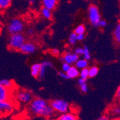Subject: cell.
<instances>
[{"instance_id":"f35d334b","label":"cell","mask_w":120,"mask_h":120,"mask_svg":"<svg viewBox=\"0 0 120 120\" xmlns=\"http://www.w3.org/2000/svg\"><path fill=\"white\" fill-rule=\"evenodd\" d=\"M0 120H5V119H3V118H0Z\"/></svg>"},{"instance_id":"484cf974","label":"cell","mask_w":120,"mask_h":120,"mask_svg":"<svg viewBox=\"0 0 120 120\" xmlns=\"http://www.w3.org/2000/svg\"><path fill=\"white\" fill-rule=\"evenodd\" d=\"M76 36H77V35H76L75 32H72V33L69 35L68 37V43L70 45H75L76 42H77V38H76Z\"/></svg>"},{"instance_id":"5bb4252c","label":"cell","mask_w":120,"mask_h":120,"mask_svg":"<svg viewBox=\"0 0 120 120\" xmlns=\"http://www.w3.org/2000/svg\"><path fill=\"white\" fill-rule=\"evenodd\" d=\"M68 78L69 79H75L79 76V69L75 66H71L69 70L66 72Z\"/></svg>"},{"instance_id":"277c9868","label":"cell","mask_w":120,"mask_h":120,"mask_svg":"<svg viewBox=\"0 0 120 120\" xmlns=\"http://www.w3.org/2000/svg\"><path fill=\"white\" fill-rule=\"evenodd\" d=\"M50 104L56 113L61 114L68 112L70 110V104L66 101L63 99H54L50 101Z\"/></svg>"},{"instance_id":"f546056e","label":"cell","mask_w":120,"mask_h":120,"mask_svg":"<svg viewBox=\"0 0 120 120\" xmlns=\"http://www.w3.org/2000/svg\"><path fill=\"white\" fill-rule=\"evenodd\" d=\"M50 53L54 56H58L60 55V50L58 48H53L51 50Z\"/></svg>"},{"instance_id":"3957f363","label":"cell","mask_w":120,"mask_h":120,"mask_svg":"<svg viewBox=\"0 0 120 120\" xmlns=\"http://www.w3.org/2000/svg\"><path fill=\"white\" fill-rule=\"evenodd\" d=\"M25 25L24 21L18 17L12 18L10 19L7 26V30L9 35L15 34V33H21L25 30Z\"/></svg>"},{"instance_id":"8d00e7d4","label":"cell","mask_w":120,"mask_h":120,"mask_svg":"<svg viewBox=\"0 0 120 120\" xmlns=\"http://www.w3.org/2000/svg\"><path fill=\"white\" fill-rule=\"evenodd\" d=\"M116 97L118 99H120V86L118 87V89L116 91Z\"/></svg>"},{"instance_id":"d4e9b609","label":"cell","mask_w":120,"mask_h":120,"mask_svg":"<svg viewBox=\"0 0 120 120\" xmlns=\"http://www.w3.org/2000/svg\"><path fill=\"white\" fill-rule=\"evenodd\" d=\"M79 76L81 79L87 80V79L89 78V68H85L81 69V71H79Z\"/></svg>"},{"instance_id":"e575fe53","label":"cell","mask_w":120,"mask_h":120,"mask_svg":"<svg viewBox=\"0 0 120 120\" xmlns=\"http://www.w3.org/2000/svg\"><path fill=\"white\" fill-rule=\"evenodd\" d=\"M76 38H77V41H83L85 38V35L84 34H79L77 35L76 36Z\"/></svg>"},{"instance_id":"7a4b0ae2","label":"cell","mask_w":120,"mask_h":120,"mask_svg":"<svg viewBox=\"0 0 120 120\" xmlns=\"http://www.w3.org/2000/svg\"><path fill=\"white\" fill-rule=\"evenodd\" d=\"M26 41V36L22 32L12 34L8 39V48L12 50L18 51Z\"/></svg>"},{"instance_id":"4fadbf2b","label":"cell","mask_w":120,"mask_h":120,"mask_svg":"<svg viewBox=\"0 0 120 120\" xmlns=\"http://www.w3.org/2000/svg\"><path fill=\"white\" fill-rule=\"evenodd\" d=\"M56 120H79V119L76 114L71 112H66L61 114Z\"/></svg>"},{"instance_id":"9c48e42d","label":"cell","mask_w":120,"mask_h":120,"mask_svg":"<svg viewBox=\"0 0 120 120\" xmlns=\"http://www.w3.org/2000/svg\"><path fill=\"white\" fill-rule=\"evenodd\" d=\"M79 58V56L78 55H76L74 52L67 51L64 52V54L60 58V60L62 61V63L64 62V63H67L70 65H73L75 63V62L78 60Z\"/></svg>"},{"instance_id":"4dcf8cb0","label":"cell","mask_w":120,"mask_h":120,"mask_svg":"<svg viewBox=\"0 0 120 120\" xmlns=\"http://www.w3.org/2000/svg\"><path fill=\"white\" fill-rule=\"evenodd\" d=\"M58 75H59V77H60V78L63 79H68V75H67L66 73H65V72H63V71H60V72H58Z\"/></svg>"},{"instance_id":"1f68e13d","label":"cell","mask_w":120,"mask_h":120,"mask_svg":"<svg viewBox=\"0 0 120 120\" xmlns=\"http://www.w3.org/2000/svg\"><path fill=\"white\" fill-rule=\"evenodd\" d=\"M26 33L27 35L29 36H32L35 34V30L32 29V28H28L26 31Z\"/></svg>"},{"instance_id":"7402d4cb","label":"cell","mask_w":120,"mask_h":120,"mask_svg":"<svg viewBox=\"0 0 120 120\" xmlns=\"http://www.w3.org/2000/svg\"><path fill=\"white\" fill-rule=\"evenodd\" d=\"M99 73V68L96 66H92L89 68V78H94Z\"/></svg>"},{"instance_id":"ffe728a7","label":"cell","mask_w":120,"mask_h":120,"mask_svg":"<svg viewBox=\"0 0 120 120\" xmlns=\"http://www.w3.org/2000/svg\"><path fill=\"white\" fill-rule=\"evenodd\" d=\"M0 83H1L2 86H4V87H6V88L9 89L11 90H13L14 88L15 87L14 81L9 80V79H2L0 81Z\"/></svg>"},{"instance_id":"ac0fdd59","label":"cell","mask_w":120,"mask_h":120,"mask_svg":"<svg viewBox=\"0 0 120 120\" xmlns=\"http://www.w3.org/2000/svg\"><path fill=\"white\" fill-rule=\"evenodd\" d=\"M86 81H87L86 79H83L81 78H80L78 81V83L80 87V89L83 93H86L89 91V86H88V84H87Z\"/></svg>"},{"instance_id":"ba28073f","label":"cell","mask_w":120,"mask_h":120,"mask_svg":"<svg viewBox=\"0 0 120 120\" xmlns=\"http://www.w3.org/2000/svg\"><path fill=\"white\" fill-rule=\"evenodd\" d=\"M38 50V45L36 43L32 41H26L22 46L21 47L19 51L25 55H32L34 54Z\"/></svg>"},{"instance_id":"52a82bcc","label":"cell","mask_w":120,"mask_h":120,"mask_svg":"<svg viewBox=\"0 0 120 120\" xmlns=\"http://www.w3.org/2000/svg\"><path fill=\"white\" fill-rule=\"evenodd\" d=\"M15 96L17 100L22 104H30L34 98L32 93L26 89L18 90Z\"/></svg>"},{"instance_id":"2e32d148","label":"cell","mask_w":120,"mask_h":120,"mask_svg":"<svg viewBox=\"0 0 120 120\" xmlns=\"http://www.w3.org/2000/svg\"><path fill=\"white\" fill-rule=\"evenodd\" d=\"M52 10H51L50 9H48L46 7H42L40 9V14H41L42 17H44L45 19H52Z\"/></svg>"},{"instance_id":"44dd1931","label":"cell","mask_w":120,"mask_h":120,"mask_svg":"<svg viewBox=\"0 0 120 120\" xmlns=\"http://www.w3.org/2000/svg\"><path fill=\"white\" fill-rule=\"evenodd\" d=\"M114 38L117 44L120 45V22L117 24L114 30Z\"/></svg>"},{"instance_id":"603a6c76","label":"cell","mask_w":120,"mask_h":120,"mask_svg":"<svg viewBox=\"0 0 120 120\" xmlns=\"http://www.w3.org/2000/svg\"><path fill=\"white\" fill-rule=\"evenodd\" d=\"M83 57L84 59L87 60H91V52L90 50L89 49V48L87 46H84L83 47Z\"/></svg>"},{"instance_id":"836d02e7","label":"cell","mask_w":120,"mask_h":120,"mask_svg":"<svg viewBox=\"0 0 120 120\" xmlns=\"http://www.w3.org/2000/svg\"><path fill=\"white\" fill-rule=\"evenodd\" d=\"M106 25H107V23H106V22L105 20L101 19L99 21V27H104L106 26Z\"/></svg>"},{"instance_id":"cb8c5ba5","label":"cell","mask_w":120,"mask_h":120,"mask_svg":"<svg viewBox=\"0 0 120 120\" xmlns=\"http://www.w3.org/2000/svg\"><path fill=\"white\" fill-rule=\"evenodd\" d=\"M86 32V27L83 25H79L75 27L74 32L76 35H79V34H84Z\"/></svg>"},{"instance_id":"8fae6325","label":"cell","mask_w":120,"mask_h":120,"mask_svg":"<svg viewBox=\"0 0 120 120\" xmlns=\"http://www.w3.org/2000/svg\"><path fill=\"white\" fill-rule=\"evenodd\" d=\"M13 90L7 89L0 83V101L12 99Z\"/></svg>"},{"instance_id":"83f0119b","label":"cell","mask_w":120,"mask_h":120,"mask_svg":"<svg viewBox=\"0 0 120 120\" xmlns=\"http://www.w3.org/2000/svg\"><path fill=\"white\" fill-rule=\"evenodd\" d=\"M74 52L76 54V55H78L79 56H83V48L78 47V48H75V50H74Z\"/></svg>"},{"instance_id":"74e56055","label":"cell","mask_w":120,"mask_h":120,"mask_svg":"<svg viewBox=\"0 0 120 120\" xmlns=\"http://www.w3.org/2000/svg\"><path fill=\"white\" fill-rule=\"evenodd\" d=\"M112 120H120V117H117V118H114Z\"/></svg>"},{"instance_id":"f1b7e54d","label":"cell","mask_w":120,"mask_h":120,"mask_svg":"<svg viewBox=\"0 0 120 120\" xmlns=\"http://www.w3.org/2000/svg\"><path fill=\"white\" fill-rule=\"evenodd\" d=\"M111 112H112L114 114L120 115V106H114V108H112V109L111 110Z\"/></svg>"},{"instance_id":"5b68a950","label":"cell","mask_w":120,"mask_h":120,"mask_svg":"<svg viewBox=\"0 0 120 120\" xmlns=\"http://www.w3.org/2000/svg\"><path fill=\"white\" fill-rule=\"evenodd\" d=\"M88 15L91 24L95 27H99V22L101 19L98 7L94 4L90 5L88 9Z\"/></svg>"},{"instance_id":"d590c367","label":"cell","mask_w":120,"mask_h":120,"mask_svg":"<svg viewBox=\"0 0 120 120\" xmlns=\"http://www.w3.org/2000/svg\"><path fill=\"white\" fill-rule=\"evenodd\" d=\"M97 120H109V116L106 115H103L101 117H99Z\"/></svg>"},{"instance_id":"6da1fadb","label":"cell","mask_w":120,"mask_h":120,"mask_svg":"<svg viewBox=\"0 0 120 120\" xmlns=\"http://www.w3.org/2000/svg\"><path fill=\"white\" fill-rule=\"evenodd\" d=\"M29 112L34 116L45 118H51L56 114L50 103L40 97L33 98V99L30 102Z\"/></svg>"},{"instance_id":"4316f807","label":"cell","mask_w":120,"mask_h":120,"mask_svg":"<svg viewBox=\"0 0 120 120\" xmlns=\"http://www.w3.org/2000/svg\"><path fill=\"white\" fill-rule=\"evenodd\" d=\"M71 65H70V64H68L67 63L63 62L62 63V65H61V70H62V71L66 73L69 70V68H71Z\"/></svg>"},{"instance_id":"e0dca14e","label":"cell","mask_w":120,"mask_h":120,"mask_svg":"<svg viewBox=\"0 0 120 120\" xmlns=\"http://www.w3.org/2000/svg\"><path fill=\"white\" fill-rule=\"evenodd\" d=\"M75 67L77 68L78 69H83L85 68H88V65H89V62L87 60L82 58V59H78V60L75 62Z\"/></svg>"},{"instance_id":"7c38bea8","label":"cell","mask_w":120,"mask_h":120,"mask_svg":"<svg viewBox=\"0 0 120 120\" xmlns=\"http://www.w3.org/2000/svg\"><path fill=\"white\" fill-rule=\"evenodd\" d=\"M41 3L42 7L53 10L56 8L58 0H41Z\"/></svg>"},{"instance_id":"30bf717a","label":"cell","mask_w":120,"mask_h":120,"mask_svg":"<svg viewBox=\"0 0 120 120\" xmlns=\"http://www.w3.org/2000/svg\"><path fill=\"white\" fill-rule=\"evenodd\" d=\"M52 68H53V63L50 60H44L40 63V71L38 79H42L45 76L48 70Z\"/></svg>"},{"instance_id":"9a60e30c","label":"cell","mask_w":120,"mask_h":120,"mask_svg":"<svg viewBox=\"0 0 120 120\" xmlns=\"http://www.w3.org/2000/svg\"><path fill=\"white\" fill-rule=\"evenodd\" d=\"M40 71V63H35L32 65L30 68V73L34 78H38Z\"/></svg>"},{"instance_id":"8992f818","label":"cell","mask_w":120,"mask_h":120,"mask_svg":"<svg viewBox=\"0 0 120 120\" xmlns=\"http://www.w3.org/2000/svg\"><path fill=\"white\" fill-rule=\"evenodd\" d=\"M15 109V105L12 99L0 101V116H5L12 114Z\"/></svg>"},{"instance_id":"d6a6232c","label":"cell","mask_w":120,"mask_h":120,"mask_svg":"<svg viewBox=\"0 0 120 120\" xmlns=\"http://www.w3.org/2000/svg\"><path fill=\"white\" fill-rule=\"evenodd\" d=\"M25 1L31 6H35L38 4L39 0H25Z\"/></svg>"},{"instance_id":"d6986e66","label":"cell","mask_w":120,"mask_h":120,"mask_svg":"<svg viewBox=\"0 0 120 120\" xmlns=\"http://www.w3.org/2000/svg\"><path fill=\"white\" fill-rule=\"evenodd\" d=\"M12 3V0H0V12L7 10Z\"/></svg>"}]
</instances>
